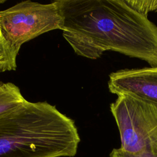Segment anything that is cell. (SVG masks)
I'll use <instances>...</instances> for the list:
<instances>
[{
	"instance_id": "6da1fadb",
	"label": "cell",
	"mask_w": 157,
	"mask_h": 157,
	"mask_svg": "<svg viewBox=\"0 0 157 157\" xmlns=\"http://www.w3.org/2000/svg\"><path fill=\"white\" fill-rule=\"evenodd\" d=\"M63 36L78 56L91 59L118 52L157 67V25L125 0H57Z\"/></svg>"
},
{
	"instance_id": "7a4b0ae2",
	"label": "cell",
	"mask_w": 157,
	"mask_h": 157,
	"mask_svg": "<svg viewBox=\"0 0 157 157\" xmlns=\"http://www.w3.org/2000/svg\"><path fill=\"white\" fill-rule=\"evenodd\" d=\"M80 140L74 121L47 102L0 114V157H72Z\"/></svg>"
},
{
	"instance_id": "3957f363",
	"label": "cell",
	"mask_w": 157,
	"mask_h": 157,
	"mask_svg": "<svg viewBox=\"0 0 157 157\" xmlns=\"http://www.w3.org/2000/svg\"><path fill=\"white\" fill-rule=\"evenodd\" d=\"M63 19L57 1L42 4L29 0L0 10V31L17 57L25 42L55 29H61Z\"/></svg>"
},
{
	"instance_id": "277c9868",
	"label": "cell",
	"mask_w": 157,
	"mask_h": 157,
	"mask_svg": "<svg viewBox=\"0 0 157 157\" xmlns=\"http://www.w3.org/2000/svg\"><path fill=\"white\" fill-rule=\"evenodd\" d=\"M124 151L148 150L157 156V104L129 96H119L110 105Z\"/></svg>"
},
{
	"instance_id": "5b68a950",
	"label": "cell",
	"mask_w": 157,
	"mask_h": 157,
	"mask_svg": "<svg viewBox=\"0 0 157 157\" xmlns=\"http://www.w3.org/2000/svg\"><path fill=\"white\" fill-rule=\"evenodd\" d=\"M109 91L157 104V67L124 69L112 72Z\"/></svg>"
},
{
	"instance_id": "8992f818",
	"label": "cell",
	"mask_w": 157,
	"mask_h": 157,
	"mask_svg": "<svg viewBox=\"0 0 157 157\" xmlns=\"http://www.w3.org/2000/svg\"><path fill=\"white\" fill-rule=\"evenodd\" d=\"M26 101L18 86L0 81V114L16 108Z\"/></svg>"
},
{
	"instance_id": "52a82bcc",
	"label": "cell",
	"mask_w": 157,
	"mask_h": 157,
	"mask_svg": "<svg viewBox=\"0 0 157 157\" xmlns=\"http://www.w3.org/2000/svg\"><path fill=\"white\" fill-rule=\"evenodd\" d=\"M4 1H0V4ZM16 68L17 57L13 54L0 31V72L15 71Z\"/></svg>"
},
{
	"instance_id": "ba28073f",
	"label": "cell",
	"mask_w": 157,
	"mask_h": 157,
	"mask_svg": "<svg viewBox=\"0 0 157 157\" xmlns=\"http://www.w3.org/2000/svg\"><path fill=\"white\" fill-rule=\"evenodd\" d=\"M137 12L147 16L148 13L157 12V0H125Z\"/></svg>"
},
{
	"instance_id": "9c48e42d",
	"label": "cell",
	"mask_w": 157,
	"mask_h": 157,
	"mask_svg": "<svg viewBox=\"0 0 157 157\" xmlns=\"http://www.w3.org/2000/svg\"><path fill=\"white\" fill-rule=\"evenodd\" d=\"M109 157H157V156L148 150L137 153H131L119 148H113L110 152Z\"/></svg>"
}]
</instances>
